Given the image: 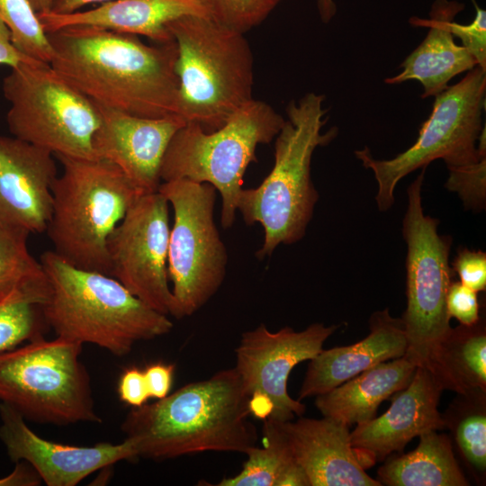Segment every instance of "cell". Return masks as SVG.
Masks as SVG:
<instances>
[{
    "mask_svg": "<svg viewBox=\"0 0 486 486\" xmlns=\"http://www.w3.org/2000/svg\"><path fill=\"white\" fill-rule=\"evenodd\" d=\"M0 440L12 462L23 461L48 486H76L90 474L121 461L138 458L128 438L120 444L98 443L79 446L39 436L12 407L0 402Z\"/></svg>",
    "mask_w": 486,
    "mask_h": 486,
    "instance_id": "obj_15",
    "label": "cell"
},
{
    "mask_svg": "<svg viewBox=\"0 0 486 486\" xmlns=\"http://www.w3.org/2000/svg\"><path fill=\"white\" fill-rule=\"evenodd\" d=\"M443 389L426 366L417 367L410 383L392 397L382 415L357 424L351 444L365 469L400 452L414 437L442 430L445 423L438 410Z\"/></svg>",
    "mask_w": 486,
    "mask_h": 486,
    "instance_id": "obj_17",
    "label": "cell"
},
{
    "mask_svg": "<svg viewBox=\"0 0 486 486\" xmlns=\"http://www.w3.org/2000/svg\"><path fill=\"white\" fill-rule=\"evenodd\" d=\"M32 59L14 46L8 28L0 21V65L13 68Z\"/></svg>",
    "mask_w": 486,
    "mask_h": 486,
    "instance_id": "obj_38",
    "label": "cell"
},
{
    "mask_svg": "<svg viewBox=\"0 0 486 486\" xmlns=\"http://www.w3.org/2000/svg\"><path fill=\"white\" fill-rule=\"evenodd\" d=\"M446 310L450 319L464 326L474 325L481 319L477 292L461 282H452L446 294Z\"/></svg>",
    "mask_w": 486,
    "mask_h": 486,
    "instance_id": "obj_34",
    "label": "cell"
},
{
    "mask_svg": "<svg viewBox=\"0 0 486 486\" xmlns=\"http://www.w3.org/2000/svg\"><path fill=\"white\" fill-rule=\"evenodd\" d=\"M284 0H210L218 22L246 33L262 23Z\"/></svg>",
    "mask_w": 486,
    "mask_h": 486,
    "instance_id": "obj_31",
    "label": "cell"
},
{
    "mask_svg": "<svg viewBox=\"0 0 486 486\" xmlns=\"http://www.w3.org/2000/svg\"><path fill=\"white\" fill-rule=\"evenodd\" d=\"M446 187L456 193L464 207L473 212L484 210L486 203V153L475 162L449 167Z\"/></svg>",
    "mask_w": 486,
    "mask_h": 486,
    "instance_id": "obj_32",
    "label": "cell"
},
{
    "mask_svg": "<svg viewBox=\"0 0 486 486\" xmlns=\"http://www.w3.org/2000/svg\"><path fill=\"white\" fill-rule=\"evenodd\" d=\"M41 482L33 467L23 461L15 463L13 472L0 478V486H39Z\"/></svg>",
    "mask_w": 486,
    "mask_h": 486,
    "instance_id": "obj_39",
    "label": "cell"
},
{
    "mask_svg": "<svg viewBox=\"0 0 486 486\" xmlns=\"http://www.w3.org/2000/svg\"><path fill=\"white\" fill-rule=\"evenodd\" d=\"M418 366V363L405 353L316 396L315 406L324 418L348 428L364 423L375 417L383 400L410 383Z\"/></svg>",
    "mask_w": 486,
    "mask_h": 486,
    "instance_id": "obj_23",
    "label": "cell"
},
{
    "mask_svg": "<svg viewBox=\"0 0 486 486\" xmlns=\"http://www.w3.org/2000/svg\"><path fill=\"white\" fill-rule=\"evenodd\" d=\"M249 415V397L230 368L132 408L121 429L138 458L162 461L206 451L247 454L258 438Z\"/></svg>",
    "mask_w": 486,
    "mask_h": 486,
    "instance_id": "obj_2",
    "label": "cell"
},
{
    "mask_svg": "<svg viewBox=\"0 0 486 486\" xmlns=\"http://www.w3.org/2000/svg\"><path fill=\"white\" fill-rule=\"evenodd\" d=\"M284 121L270 104L253 98L212 131L186 122L167 147L161 180L188 179L212 184L221 196L222 227L229 229L235 220L245 172L249 164L257 161L256 147L275 139Z\"/></svg>",
    "mask_w": 486,
    "mask_h": 486,
    "instance_id": "obj_7",
    "label": "cell"
},
{
    "mask_svg": "<svg viewBox=\"0 0 486 486\" xmlns=\"http://www.w3.org/2000/svg\"><path fill=\"white\" fill-rule=\"evenodd\" d=\"M369 330L355 344L322 349L310 359L298 400L326 393L380 363L405 355L408 342L403 322L393 318L389 309L372 314Z\"/></svg>",
    "mask_w": 486,
    "mask_h": 486,
    "instance_id": "obj_20",
    "label": "cell"
},
{
    "mask_svg": "<svg viewBox=\"0 0 486 486\" xmlns=\"http://www.w3.org/2000/svg\"><path fill=\"white\" fill-rule=\"evenodd\" d=\"M29 234L0 220V304L25 301L41 305L48 297L49 282L29 251Z\"/></svg>",
    "mask_w": 486,
    "mask_h": 486,
    "instance_id": "obj_27",
    "label": "cell"
},
{
    "mask_svg": "<svg viewBox=\"0 0 486 486\" xmlns=\"http://www.w3.org/2000/svg\"><path fill=\"white\" fill-rule=\"evenodd\" d=\"M453 448L477 482L486 472V392L457 394L442 414Z\"/></svg>",
    "mask_w": 486,
    "mask_h": 486,
    "instance_id": "obj_28",
    "label": "cell"
},
{
    "mask_svg": "<svg viewBox=\"0 0 486 486\" xmlns=\"http://www.w3.org/2000/svg\"><path fill=\"white\" fill-rule=\"evenodd\" d=\"M216 191L188 179L165 181L158 188L174 211L167 275L173 284L169 315L176 319L200 310L225 278L228 255L213 216Z\"/></svg>",
    "mask_w": 486,
    "mask_h": 486,
    "instance_id": "obj_11",
    "label": "cell"
},
{
    "mask_svg": "<svg viewBox=\"0 0 486 486\" xmlns=\"http://www.w3.org/2000/svg\"><path fill=\"white\" fill-rule=\"evenodd\" d=\"M34 11L39 14L49 13L51 10L53 0H29Z\"/></svg>",
    "mask_w": 486,
    "mask_h": 486,
    "instance_id": "obj_42",
    "label": "cell"
},
{
    "mask_svg": "<svg viewBox=\"0 0 486 486\" xmlns=\"http://www.w3.org/2000/svg\"><path fill=\"white\" fill-rule=\"evenodd\" d=\"M454 37H457L476 59L478 66L486 70V12L476 6V14L469 24L450 22Z\"/></svg>",
    "mask_w": 486,
    "mask_h": 486,
    "instance_id": "obj_33",
    "label": "cell"
},
{
    "mask_svg": "<svg viewBox=\"0 0 486 486\" xmlns=\"http://www.w3.org/2000/svg\"><path fill=\"white\" fill-rule=\"evenodd\" d=\"M82 349L79 342L42 336L0 351V402L41 424L101 422Z\"/></svg>",
    "mask_w": 486,
    "mask_h": 486,
    "instance_id": "obj_8",
    "label": "cell"
},
{
    "mask_svg": "<svg viewBox=\"0 0 486 486\" xmlns=\"http://www.w3.org/2000/svg\"><path fill=\"white\" fill-rule=\"evenodd\" d=\"M174 370V365L163 363L149 364L143 370L150 398L159 400L169 394Z\"/></svg>",
    "mask_w": 486,
    "mask_h": 486,
    "instance_id": "obj_37",
    "label": "cell"
},
{
    "mask_svg": "<svg viewBox=\"0 0 486 486\" xmlns=\"http://www.w3.org/2000/svg\"><path fill=\"white\" fill-rule=\"evenodd\" d=\"M320 20L324 23L329 22L337 13V5L334 0H316Z\"/></svg>",
    "mask_w": 486,
    "mask_h": 486,
    "instance_id": "obj_41",
    "label": "cell"
},
{
    "mask_svg": "<svg viewBox=\"0 0 486 486\" xmlns=\"http://www.w3.org/2000/svg\"><path fill=\"white\" fill-rule=\"evenodd\" d=\"M0 21L8 28L14 46L24 55L50 63L52 49L29 0H0Z\"/></svg>",
    "mask_w": 486,
    "mask_h": 486,
    "instance_id": "obj_29",
    "label": "cell"
},
{
    "mask_svg": "<svg viewBox=\"0 0 486 486\" xmlns=\"http://www.w3.org/2000/svg\"><path fill=\"white\" fill-rule=\"evenodd\" d=\"M443 391L457 394L486 392V327L484 319L453 328L428 367Z\"/></svg>",
    "mask_w": 486,
    "mask_h": 486,
    "instance_id": "obj_25",
    "label": "cell"
},
{
    "mask_svg": "<svg viewBox=\"0 0 486 486\" xmlns=\"http://www.w3.org/2000/svg\"><path fill=\"white\" fill-rule=\"evenodd\" d=\"M98 109L101 122L93 139L94 158L115 165L142 194L158 192L165 153L186 122L178 115L145 118Z\"/></svg>",
    "mask_w": 486,
    "mask_h": 486,
    "instance_id": "obj_16",
    "label": "cell"
},
{
    "mask_svg": "<svg viewBox=\"0 0 486 486\" xmlns=\"http://www.w3.org/2000/svg\"><path fill=\"white\" fill-rule=\"evenodd\" d=\"M53 156L15 137L0 136V220L30 233L46 230L58 176Z\"/></svg>",
    "mask_w": 486,
    "mask_h": 486,
    "instance_id": "obj_18",
    "label": "cell"
},
{
    "mask_svg": "<svg viewBox=\"0 0 486 486\" xmlns=\"http://www.w3.org/2000/svg\"><path fill=\"white\" fill-rule=\"evenodd\" d=\"M486 100V70L476 66L456 84L435 96L431 113L420 127L415 143L391 159H375L368 148L355 151L374 175L380 211L394 202V190L404 176L443 159L447 168L477 161L486 153L482 113Z\"/></svg>",
    "mask_w": 486,
    "mask_h": 486,
    "instance_id": "obj_9",
    "label": "cell"
},
{
    "mask_svg": "<svg viewBox=\"0 0 486 486\" xmlns=\"http://www.w3.org/2000/svg\"><path fill=\"white\" fill-rule=\"evenodd\" d=\"M167 30L177 50L178 116L212 131L253 99L251 47L244 33L210 17L184 16Z\"/></svg>",
    "mask_w": 486,
    "mask_h": 486,
    "instance_id": "obj_5",
    "label": "cell"
},
{
    "mask_svg": "<svg viewBox=\"0 0 486 486\" xmlns=\"http://www.w3.org/2000/svg\"><path fill=\"white\" fill-rule=\"evenodd\" d=\"M338 328L312 323L302 331L284 327L273 332L260 324L242 334L233 368L249 397L251 415L289 421L305 413V405L288 393L289 375L299 363L315 357Z\"/></svg>",
    "mask_w": 486,
    "mask_h": 486,
    "instance_id": "obj_13",
    "label": "cell"
},
{
    "mask_svg": "<svg viewBox=\"0 0 486 486\" xmlns=\"http://www.w3.org/2000/svg\"><path fill=\"white\" fill-rule=\"evenodd\" d=\"M2 89L10 103L6 122L13 137L56 157L95 159L98 106L50 63L32 59L11 68Z\"/></svg>",
    "mask_w": 486,
    "mask_h": 486,
    "instance_id": "obj_10",
    "label": "cell"
},
{
    "mask_svg": "<svg viewBox=\"0 0 486 486\" xmlns=\"http://www.w3.org/2000/svg\"><path fill=\"white\" fill-rule=\"evenodd\" d=\"M262 446H255L246 455L242 470L224 478L218 486H310L295 461L282 430L280 421L263 420Z\"/></svg>",
    "mask_w": 486,
    "mask_h": 486,
    "instance_id": "obj_26",
    "label": "cell"
},
{
    "mask_svg": "<svg viewBox=\"0 0 486 486\" xmlns=\"http://www.w3.org/2000/svg\"><path fill=\"white\" fill-rule=\"evenodd\" d=\"M110 0H53L50 13L65 14L79 11L91 4H103Z\"/></svg>",
    "mask_w": 486,
    "mask_h": 486,
    "instance_id": "obj_40",
    "label": "cell"
},
{
    "mask_svg": "<svg viewBox=\"0 0 486 486\" xmlns=\"http://www.w3.org/2000/svg\"><path fill=\"white\" fill-rule=\"evenodd\" d=\"M425 169L408 187V208L402 222L407 243V308L400 318L408 342L406 354L418 365L428 364L450 334L446 294L453 282L449 265L451 238L439 235V220L425 215L421 187Z\"/></svg>",
    "mask_w": 486,
    "mask_h": 486,
    "instance_id": "obj_12",
    "label": "cell"
},
{
    "mask_svg": "<svg viewBox=\"0 0 486 486\" xmlns=\"http://www.w3.org/2000/svg\"><path fill=\"white\" fill-rule=\"evenodd\" d=\"M280 425L310 486H382L364 471L348 427L324 417L302 416Z\"/></svg>",
    "mask_w": 486,
    "mask_h": 486,
    "instance_id": "obj_19",
    "label": "cell"
},
{
    "mask_svg": "<svg viewBox=\"0 0 486 486\" xmlns=\"http://www.w3.org/2000/svg\"><path fill=\"white\" fill-rule=\"evenodd\" d=\"M47 328L40 304L25 301L0 304V351L42 337Z\"/></svg>",
    "mask_w": 486,
    "mask_h": 486,
    "instance_id": "obj_30",
    "label": "cell"
},
{
    "mask_svg": "<svg viewBox=\"0 0 486 486\" xmlns=\"http://www.w3.org/2000/svg\"><path fill=\"white\" fill-rule=\"evenodd\" d=\"M324 100L325 95L310 92L288 104L287 120L275 137L272 170L257 187L240 192L238 211L245 223L258 222L264 230L258 258L305 235L319 198L310 177L312 155L337 135L335 129L322 132Z\"/></svg>",
    "mask_w": 486,
    "mask_h": 486,
    "instance_id": "obj_4",
    "label": "cell"
},
{
    "mask_svg": "<svg viewBox=\"0 0 486 486\" xmlns=\"http://www.w3.org/2000/svg\"><path fill=\"white\" fill-rule=\"evenodd\" d=\"M463 3L454 0H436L429 19L411 17L414 26L428 27L423 41L400 64L401 72L384 80L397 85L418 80L422 87L421 98L436 96L443 92L452 78L470 71L478 63L462 45H457L450 30V22L464 10Z\"/></svg>",
    "mask_w": 486,
    "mask_h": 486,
    "instance_id": "obj_22",
    "label": "cell"
},
{
    "mask_svg": "<svg viewBox=\"0 0 486 486\" xmlns=\"http://www.w3.org/2000/svg\"><path fill=\"white\" fill-rule=\"evenodd\" d=\"M117 389L121 400L132 408L144 405L150 398L144 371L135 366L124 370Z\"/></svg>",
    "mask_w": 486,
    "mask_h": 486,
    "instance_id": "obj_36",
    "label": "cell"
},
{
    "mask_svg": "<svg viewBox=\"0 0 486 486\" xmlns=\"http://www.w3.org/2000/svg\"><path fill=\"white\" fill-rule=\"evenodd\" d=\"M453 269L460 282L475 292L486 288V253L461 248L453 261Z\"/></svg>",
    "mask_w": 486,
    "mask_h": 486,
    "instance_id": "obj_35",
    "label": "cell"
},
{
    "mask_svg": "<svg viewBox=\"0 0 486 486\" xmlns=\"http://www.w3.org/2000/svg\"><path fill=\"white\" fill-rule=\"evenodd\" d=\"M40 262L50 286L40 307L57 337L123 356L136 343L172 330L167 315L147 305L112 276L78 268L53 250L45 251Z\"/></svg>",
    "mask_w": 486,
    "mask_h": 486,
    "instance_id": "obj_3",
    "label": "cell"
},
{
    "mask_svg": "<svg viewBox=\"0 0 486 486\" xmlns=\"http://www.w3.org/2000/svg\"><path fill=\"white\" fill-rule=\"evenodd\" d=\"M187 15L213 18L210 0H110L97 7L59 14H39L45 32L72 25H94L144 36L155 43L174 41L167 26Z\"/></svg>",
    "mask_w": 486,
    "mask_h": 486,
    "instance_id": "obj_21",
    "label": "cell"
},
{
    "mask_svg": "<svg viewBox=\"0 0 486 486\" xmlns=\"http://www.w3.org/2000/svg\"><path fill=\"white\" fill-rule=\"evenodd\" d=\"M47 36L50 66L96 105L145 118L178 115L175 41L148 45L139 36L94 25L67 26Z\"/></svg>",
    "mask_w": 486,
    "mask_h": 486,
    "instance_id": "obj_1",
    "label": "cell"
},
{
    "mask_svg": "<svg viewBox=\"0 0 486 486\" xmlns=\"http://www.w3.org/2000/svg\"><path fill=\"white\" fill-rule=\"evenodd\" d=\"M63 166L52 185L46 231L68 263L109 275L107 241L142 194L112 163L58 156Z\"/></svg>",
    "mask_w": 486,
    "mask_h": 486,
    "instance_id": "obj_6",
    "label": "cell"
},
{
    "mask_svg": "<svg viewBox=\"0 0 486 486\" xmlns=\"http://www.w3.org/2000/svg\"><path fill=\"white\" fill-rule=\"evenodd\" d=\"M438 430L420 435L411 452L389 459L377 472L387 486H467L469 482L455 459L451 438Z\"/></svg>",
    "mask_w": 486,
    "mask_h": 486,
    "instance_id": "obj_24",
    "label": "cell"
},
{
    "mask_svg": "<svg viewBox=\"0 0 486 486\" xmlns=\"http://www.w3.org/2000/svg\"><path fill=\"white\" fill-rule=\"evenodd\" d=\"M169 202L160 192L140 195L107 241L109 275L155 310L169 315Z\"/></svg>",
    "mask_w": 486,
    "mask_h": 486,
    "instance_id": "obj_14",
    "label": "cell"
}]
</instances>
